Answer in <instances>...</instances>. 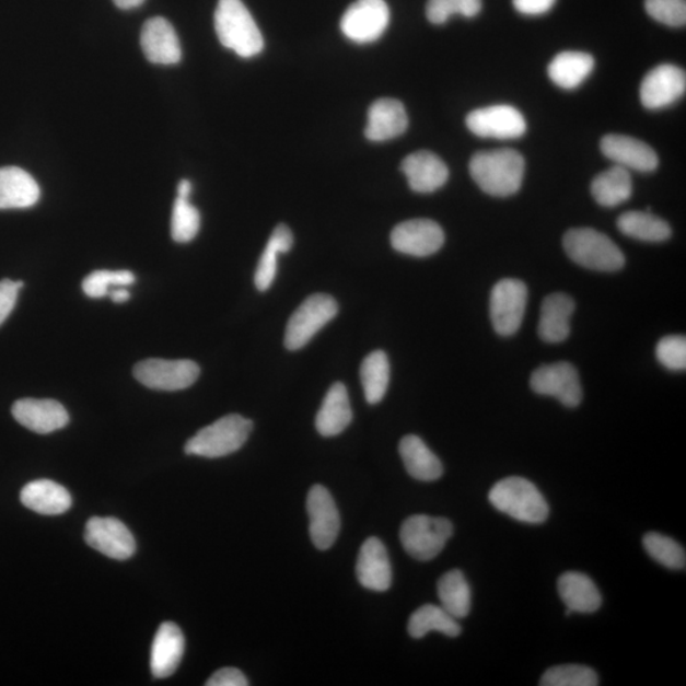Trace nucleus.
I'll return each instance as SVG.
<instances>
[{
	"label": "nucleus",
	"instance_id": "nucleus-44",
	"mask_svg": "<svg viewBox=\"0 0 686 686\" xmlns=\"http://www.w3.org/2000/svg\"><path fill=\"white\" fill-rule=\"evenodd\" d=\"M426 15L433 25H444L455 15L453 0H429Z\"/></svg>",
	"mask_w": 686,
	"mask_h": 686
},
{
	"label": "nucleus",
	"instance_id": "nucleus-42",
	"mask_svg": "<svg viewBox=\"0 0 686 686\" xmlns=\"http://www.w3.org/2000/svg\"><path fill=\"white\" fill-rule=\"evenodd\" d=\"M656 357L661 365L673 372L686 369L685 336H666L661 338L656 347Z\"/></svg>",
	"mask_w": 686,
	"mask_h": 686
},
{
	"label": "nucleus",
	"instance_id": "nucleus-46",
	"mask_svg": "<svg viewBox=\"0 0 686 686\" xmlns=\"http://www.w3.org/2000/svg\"><path fill=\"white\" fill-rule=\"evenodd\" d=\"M557 0H512L515 10L524 15H542L555 7Z\"/></svg>",
	"mask_w": 686,
	"mask_h": 686
},
{
	"label": "nucleus",
	"instance_id": "nucleus-24",
	"mask_svg": "<svg viewBox=\"0 0 686 686\" xmlns=\"http://www.w3.org/2000/svg\"><path fill=\"white\" fill-rule=\"evenodd\" d=\"M575 303L570 295L554 293L544 299L540 310L538 335L544 342L561 344L571 334V317Z\"/></svg>",
	"mask_w": 686,
	"mask_h": 686
},
{
	"label": "nucleus",
	"instance_id": "nucleus-22",
	"mask_svg": "<svg viewBox=\"0 0 686 686\" xmlns=\"http://www.w3.org/2000/svg\"><path fill=\"white\" fill-rule=\"evenodd\" d=\"M357 575L362 586L386 591L392 586L393 573L388 551L377 538H369L360 549Z\"/></svg>",
	"mask_w": 686,
	"mask_h": 686
},
{
	"label": "nucleus",
	"instance_id": "nucleus-27",
	"mask_svg": "<svg viewBox=\"0 0 686 686\" xmlns=\"http://www.w3.org/2000/svg\"><path fill=\"white\" fill-rule=\"evenodd\" d=\"M39 195L36 179L28 172L19 167L0 168V210L34 207Z\"/></svg>",
	"mask_w": 686,
	"mask_h": 686
},
{
	"label": "nucleus",
	"instance_id": "nucleus-12",
	"mask_svg": "<svg viewBox=\"0 0 686 686\" xmlns=\"http://www.w3.org/2000/svg\"><path fill=\"white\" fill-rule=\"evenodd\" d=\"M465 124L475 136L485 139L511 140L526 132L525 117L509 105L475 109L465 118Z\"/></svg>",
	"mask_w": 686,
	"mask_h": 686
},
{
	"label": "nucleus",
	"instance_id": "nucleus-50",
	"mask_svg": "<svg viewBox=\"0 0 686 686\" xmlns=\"http://www.w3.org/2000/svg\"><path fill=\"white\" fill-rule=\"evenodd\" d=\"M191 194H193V184L190 183V181L188 179L181 181L178 188H177V195L190 197Z\"/></svg>",
	"mask_w": 686,
	"mask_h": 686
},
{
	"label": "nucleus",
	"instance_id": "nucleus-8",
	"mask_svg": "<svg viewBox=\"0 0 686 686\" xmlns=\"http://www.w3.org/2000/svg\"><path fill=\"white\" fill-rule=\"evenodd\" d=\"M527 288L522 280L503 279L496 283L490 299V315L497 335H515L524 319Z\"/></svg>",
	"mask_w": 686,
	"mask_h": 686
},
{
	"label": "nucleus",
	"instance_id": "nucleus-15",
	"mask_svg": "<svg viewBox=\"0 0 686 686\" xmlns=\"http://www.w3.org/2000/svg\"><path fill=\"white\" fill-rule=\"evenodd\" d=\"M85 542L118 561L129 559L137 550L136 538L128 526L115 518H92L85 526Z\"/></svg>",
	"mask_w": 686,
	"mask_h": 686
},
{
	"label": "nucleus",
	"instance_id": "nucleus-26",
	"mask_svg": "<svg viewBox=\"0 0 686 686\" xmlns=\"http://www.w3.org/2000/svg\"><path fill=\"white\" fill-rule=\"evenodd\" d=\"M21 502L37 514L54 516L65 514L72 507V496L54 480L38 479L23 487Z\"/></svg>",
	"mask_w": 686,
	"mask_h": 686
},
{
	"label": "nucleus",
	"instance_id": "nucleus-41",
	"mask_svg": "<svg viewBox=\"0 0 686 686\" xmlns=\"http://www.w3.org/2000/svg\"><path fill=\"white\" fill-rule=\"evenodd\" d=\"M646 12L654 21L668 27H684L686 23L685 0H646Z\"/></svg>",
	"mask_w": 686,
	"mask_h": 686
},
{
	"label": "nucleus",
	"instance_id": "nucleus-29",
	"mask_svg": "<svg viewBox=\"0 0 686 686\" xmlns=\"http://www.w3.org/2000/svg\"><path fill=\"white\" fill-rule=\"evenodd\" d=\"M399 454L409 476L423 482H432L443 476L444 467L425 441L416 435L400 440Z\"/></svg>",
	"mask_w": 686,
	"mask_h": 686
},
{
	"label": "nucleus",
	"instance_id": "nucleus-39",
	"mask_svg": "<svg viewBox=\"0 0 686 686\" xmlns=\"http://www.w3.org/2000/svg\"><path fill=\"white\" fill-rule=\"evenodd\" d=\"M542 686H596L598 676L594 668L583 665H561L547 670Z\"/></svg>",
	"mask_w": 686,
	"mask_h": 686
},
{
	"label": "nucleus",
	"instance_id": "nucleus-21",
	"mask_svg": "<svg viewBox=\"0 0 686 686\" xmlns=\"http://www.w3.org/2000/svg\"><path fill=\"white\" fill-rule=\"evenodd\" d=\"M408 128V116L402 102L393 98H382L374 102L368 112L365 136L370 141H381L398 138Z\"/></svg>",
	"mask_w": 686,
	"mask_h": 686
},
{
	"label": "nucleus",
	"instance_id": "nucleus-31",
	"mask_svg": "<svg viewBox=\"0 0 686 686\" xmlns=\"http://www.w3.org/2000/svg\"><path fill=\"white\" fill-rule=\"evenodd\" d=\"M633 193L632 177L628 170L614 165L597 175L591 184V195L604 208L619 207Z\"/></svg>",
	"mask_w": 686,
	"mask_h": 686
},
{
	"label": "nucleus",
	"instance_id": "nucleus-9",
	"mask_svg": "<svg viewBox=\"0 0 686 686\" xmlns=\"http://www.w3.org/2000/svg\"><path fill=\"white\" fill-rule=\"evenodd\" d=\"M389 7L384 0H357L342 15L341 31L354 44H372L388 28Z\"/></svg>",
	"mask_w": 686,
	"mask_h": 686
},
{
	"label": "nucleus",
	"instance_id": "nucleus-47",
	"mask_svg": "<svg viewBox=\"0 0 686 686\" xmlns=\"http://www.w3.org/2000/svg\"><path fill=\"white\" fill-rule=\"evenodd\" d=\"M455 14L473 19L482 10V0H453Z\"/></svg>",
	"mask_w": 686,
	"mask_h": 686
},
{
	"label": "nucleus",
	"instance_id": "nucleus-49",
	"mask_svg": "<svg viewBox=\"0 0 686 686\" xmlns=\"http://www.w3.org/2000/svg\"><path fill=\"white\" fill-rule=\"evenodd\" d=\"M144 2L146 0H114L116 7L121 8V10H133Z\"/></svg>",
	"mask_w": 686,
	"mask_h": 686
},
{
	"label": "nucleus",
	"instance_id": "nucleus-7",
	"mask_svg": "<svg viewBox=\"0 0 686 686\" xmlns=\"http://www.w3.org/2000/svg\"><path fill=\"white\" fill-rule=\"evenodd\" d=\"M338 313V304L333 297L314 294L302 303L291 315L283 344L290 351L303 349L319 330L328 325Z\"/></svg>",
	"mask_w": 686,
	"mask_h": 686
},
{
	"label": "nucleus",
	"instance_id": "nucleus-37",
	"mask_svg": "<svg viewBox=\"0 0 686 686\" xmlns=\"http://www.w3.org/2000/svg\"><path fill=\"white\" fill-rule=\"evenodd\" d=\"M201 217L190 202V197L178 196L173 205L171 234L177 243L191 242L200 231Z\"/></svg>",
	"mask_w": 686,
	"mask_h": 686
},
{
	"label": "nucleus",
	"instance_id": "nucleus-43",
	"mask_svg": "<svg viewBox=\"0 0 686 686\" xmlns=\"http://www.w3.org/2000/svg\"><path fill=\"white\" fill-rule=\"evenodd\" d=\"M23 287H25L23 281H12L10 279L0 281V326L10 317L15 302H18L20 290Z\"/></svg>",
	"mask_w": 686,
	"mask_h": 686
},
{
	"label": "nucleus",
	"instance_id": "nucleus-48",
	"mask_svg": "<svg viewBox=\"0 0 686 686\" xmlns=\"http://www.w3.org/2000/svg\"><path fill=\"white\" fill-rule=\"evenodd\" d=\"M115 303H125L130 299V291L125 288L116 289L109 293Z\"/></svg>",
	"mask_w": 686,
	"mask_h": 686
},
{
	"label": "nucleus",
	"instance_id": "nucleus-16",
	"mask_svg": "<svg viewBox=\"0 0 686 686\" xmlns=\"http://www.w3.org/2000/svg\"><path fill=\"white\" fill-rule=\"evenodd\" d=\"M685 90L684 70L673 65H661L650 70L643 78L640 90L641 102L649 109L665 108L681 100Z\"/></svg>",
	"mask_w": 686,
	"mask_h": 686
},
{
	"label": "nucleus",
	"instance_id": "nucleus-23",
	"mask_svg": "<svg viewBox=\"0 0 686 686\" xmlns=\"http://www.w3.org/2000/svg\"><path fill=\"white\" fill-rule=\"evenodd\" d=\"M185 637L175 623L165 621L158 629L151 654V668L155 679L175 674L183 660Z\"/></svg>",
	"mask_w": 686,
	"mask_h": 686
},
{
	"label": "nucleus",
	"instance_id": "nucleus-28",
	"mask_svg": "<svg viewBox=\"0 0 686 686\" xmlns=\"http://www.w3.org/2000/svg\"><path fill=\"white\" fill-rule=\"evenodd\" d=\"M352 416L349 393H347L345 384L335 383L327 392L317 417H315V428L322 437H337L349 428Z\"/></svg>",
	"mask_w": 686,
	"mask_h": 686
},
{
	"label": "nucleus",
	"instance_id": "nucleus-11",
	"mask_svg": "<svg viewBox=\"0 0 686 686\" xmlns=\"http://www.w3.org/2000/svg\"><path fill=\"white\" fill-rule=\"evenodd\" d=\"M531 386L536 394L554 397L566 407L574 408L582 402L580 375L571 362H555L536 369Z\"/></svg>",
	"mask_w": 686,
	"mask_h": 686
},
{
	"label": "nucleus",
	"instance_id": "nucleus-1",
	"mask_svg": "<svg viewBox=\"0 0 686 686\" xmlns=\"http://www.w3.org/2000/svg\"><path fill=\"white\" fill-rule=\"evenodd\" d=\"M469 172L484 193L495 197L515 195L522 187L525 160L514 149L502 148L473 155Z\"/></svg>",
	"mask_w": 686,
	"mask_h": 686
},
{
	"label": "nucleus",
	"instance_id": "nucleus-13",
	"mask_svg": "<svg viewBox=\"0 0 686 686\" xmlns=\"http://www.w3.org/2000/svg\"><path fill=\"white\" fill-rule=\"evenodd\" d=\"M310 533L315 547L326 550L334 546L341 531V518L333 495L326 487L313 486L306 499Z\"/></svg>",
	"mask_w": 686,
	"mask_h": 686
},
{
	"label": "nucleus",
	"instance_id": "nucleus-14",
	"mask_svg": "<svg viewBox=\"0 0 686 686\" xmlns=\"http://www.w3.org/2000/svg\"><path fill=\"white\" fill-rule=\"evenodd\" d=\"M443 228L430 219H412L398 224L391 234L392 247L400 254L428 257L444 246Z\"/></svg>",
	"mask_w": 686,
	"mask_h": 686
},
{
	"label": "nucleus",
	"instance_id": "nucleus-3",
	"mask_svg": "<svg viewBox=\"0 0 686 686\" xmlns=\"http://www.w3.org/2000/svg\"><path fill=\"white\" fill-rule=\"evenodd\" d=\"M488 500L496 510L525 524H543L549 516L546 497L523 477L501 479L492 487Z\"/></svg>",
	"mask_w": 686,
	"mask_h": 686
},
{
	"label": "nucleus",
	"instance_id": "nucleus-38",
	"mask_svg": "<svg viewBox=\"0 0 686 686\" xmlns=\"http://www.w3.org/2000/svg\"><path fill=\"white\" fill-rule=\"evenodd\" d=\"M643 547L654 561L670 570H684L686 566L685 549L679 543L660 533L644 535Z\"/></svg>",
	"mask_w": 686,
	"mask_h": 686
},
{
	"label": "nucleus",
	"instance_id": "nucleus-20",
	"mask_svg": "<svg viewBox=\"0 0 686 686\" xmlns=\"http://www.w3.org/2000/svg\"><path fill=\"white\" fill-rule=\"evenodd\" d=\"M400 170L405 173L411 190L419 194L435 193L449 179L447 165L440 156L428 151L406 156Z\"/></svg>",
	"mask_w": 686,
	"mask_h": 686
},
{
	"label": "nucleus",
	"instance_id": "nucleus-30",
	"mask_svg": "<svg viewBox=\"0 0 686 686\" xmlns=\"http://www.w3.org/2000/svg\"><path fill=\"white\" fill-rule=\"evenodd\" d=\"M595 60L590 54L563 51L548 67V75L559 89H578L593 73Z\"/></svg>",
	"mask_w": 686,
	"mask_h": 686
},
{
	"label": "nucleus",
	"instance_id": "nucleus-40",
	"mask_svg": "<svg viewBox=\"0 0 686 686\" xmlns=\"http://www.w3.org/2000/svg\"><path fill=\"white\" fill-rule=\"evenodd\" d=\"M136 275L128 270L121 271H93L83 280L84 294L92 299H101L109 295V289L126 288L136 282Z\"/></svg>",
	"mask_w": 686,
	"mask_h": 686
},
{
	"label": "nucleus",
	"instance_id": "nucleus-32",
	"mask_svg": "<svg viewBox=\"0 0 686 686\" xmlns=\"http://www.w3.org/2000/svg\"><path fill=\"white\" fill-rule=\"evenodd\" d=\"M617 225L629 239L642 242H665L673 234L672 226L650 211H627L618 218Z\"/></svg>",
	"mask_w": 686,
	"mask_h": 686
},
{
	"label": "nucleus",
	"instance_id": "nucleus-36",
	"mask_svg": "<svg viewBox=\"0 0 686 686\" xmlns=\"http://www.w3.org/2000/svg\"><path fill=\"white\" fill-rule=\"evenodd\" d=\"M362 388L369 405H377L385 397L391 380V365L384 351L369 353L360 369Z\"/></svg>",
	"mask_w": 686,
	"mask_h": 686
},
{
	"label": "nucleus",
	"instance_id": "nucleus-17",
	"mask_svg": "<svg viewBox=\"0 0 686 686\" xmlns=\"http://www.w3.org/2000/svg\"><path fill=\"white\" fill-rule=\"evenodd\" d=\"M12 415L23 428L42 435L66 428L69 422L67 409L54 399H20L13 405Z\"/></svg>",
	"mask_w": 686,
	"mask_h": 686
},
{
	"label": "nucleus",
	"instance_id": "nucleus-25",
	"mask_svg": "<svg viewBox=\"0 0 686 686\" xmlns=\"http://www.w3.org/2000/svg\"><path fill=\"white\" fill-rule=\"evenodd\" d=\"M558 593L566 605V615L595 613L601 609L603 603L595 582L581 572L563 573L558 580Z\"/></svg>",
	"mask_w": 686,
	"mask_h": 686
},
{
	"label": "nucleus",
	"instance_id": "nucleus-10",
	"mask_svg": "<svg viewBox=\"0 0 686 686\" xmlns=\"http://www.w3.org/2000/svg\"><path fill=\"white\" fill-rule=\"evenodd\" d=\"M133 376L148 388L176 392L199 380L200 368L191 360L149 359L133 368Z\"/></svg>",
	"mask_w": 686,
	"mask_h": 686
},
{
	"label": "nucleus",
	"instance_id": "nucleus-34",
	"mask_svg": "<svg viewBox=\"0 0 686 686\" xmlns=\"http://www.w3.org/2000/svg\"><path fill=\"white\" fill-rule=\"evenodd\" d=\"M430 632H440L447 637H457L462 633V627L457 619L452 617L443 606L423 605L409 618L408 633L416 640Z\"/></svg>",
	"mask_w": 686,
	"mask_h": 686
},
{
	"label": "nucleus",
	"instance_id": "nucleus-18",
	"mask_svg": "<svg viewBox=\"0 0 686 686\" xmlns=\"http://www.w3.org/2000/svg\"><path fill=\"white\" fill-rule=\"evenodd\" d=\"M603 154L628 171L650 173L659 167V156L649 146L633 137L609 133L601 143Z\"/></svg>",
	"mask_w": 686,
	"mask_h": 686
},
{
	"label": "nucleus",
	"instance_id": "nucleus-6",
	"mask_svg": "<svg viewBox=\"0 0 686 686\" xmlns=\"http://www.w3.org/2000/svg\"><path fill=\"white\" fill-rule=\"evenodd\" d=\"M454 526L445 518L414 515L400 527V543L409 556L419 561L437 558L452 538Z\"/></svg>",
	"mask_w": 686,
	"mask_h": 686
},
{
	"label": "nucleus",
	"instance_id": "nucleus-2",
	"mask_svg": "<svg viewBox=\"0 0 686 686\" xmlns=\"http://www.w3.org/2000/svg\"><path fill=\"white\" fill-rule=\"evenodd\" d=\"M214 22L219 42L241 58H254L264 51L261 31L242 0H219Z\"/></svg>",
	"mask_w": 686,
	"mask_h": 686
},
{
	"label": "nucleus",
	"instance_id": "nucleus-33",
	"mask_svg": "<svg viewBox=\"0 0 686 686\" xmlns=\"http://www.w3.org/2000/svg\"><path fill=\"white\" fill-rule=\"evenodd\" d=\"M293 244L294 236L288 225L279 224L274 229L255 274V286L259 291L271 288L276 274H278V257L281 254H287Z\"/></svg>",
	"mask_w": 686,
	"mask_h": 686
},
{
	"label": "nucleus",
	"instance_id": "nucleus-4",
	"mask_svg": "<svg viewBox=\"0 0 686 686\" xmlns=\"http://www.w3.org/2000/svg\"><path fill=\"white\" fill-rule=\"evenodd\" d=\"M563 248L573 263L601 272H615L626 265V257L608 235L593 228L570 229Z\"/></svg>",
	"mask_w": 686,
	"mask_h": 686
},
{
	"label": "nucleus",
	"instance_id": "nucleus-45",
	"mask_svg": "<svg viewBox=\"0 0 686 686\" xmlns=\"http://www.w3.org/2000/svg\"><path fill=\"white\" fill-rule=\"evenodd\" d=\"M247 677L239 668L224 667L210 677L208 686H247Z\"/></svg>",
	"mask_w": 686,
	"mask_h": 686
},
{
	"label": "nucleus",
	"instance_id": "nucleus-19",
	"mask_svg": "<svg viewBox=\"0 0 686 686\" xmlns=\"http://www.w3.org/2000/svg\"><path fill=\"white\" fill-rule=\"evenodd\" d=\"M140 44L146 58L153 65L173 66L183 58L176 31L163 18H154L144 23Z\"/></svg>",
	"mask_w": 686,
	"mask_h": 686
},
{
	"label": "nucleus",
	"instance_id": "nucleus-5",
	"mask_svg": "<svg viewBox=\"0 0 686 686\" xmlns=\"http://www.w3.org/2000/svg\"><path fill=\"white\" fill-rule=\"evenodd\" d=\"M254 423L241 415H228L207 426L187 441L185 452L202 457H222L246 444Z\"/></svg>",
	"mask_w": 686,
	"mask_h": 686
},
{
	"label": "nucleus",
	"instance_id": "nucleus-35",
	"mask_svg": "<svg viewBox=\"0 0 686 686\" xmlns=\"http://www.w3.org/2000/svg\"><path fill=\"white\" fill-rule=\"evenodd\" d=\"M441 606L455 619L468 617L472 604L470 588L461 570L446 572L438 582Z\"/></svg>",
	"mask_w": 686,
	"mask_h": 686
}]
</instances>
